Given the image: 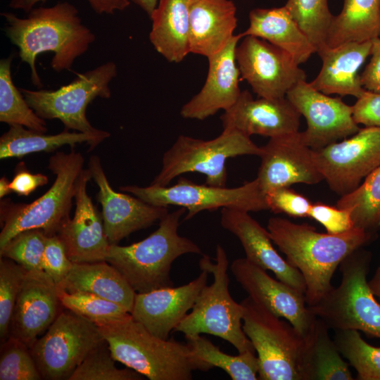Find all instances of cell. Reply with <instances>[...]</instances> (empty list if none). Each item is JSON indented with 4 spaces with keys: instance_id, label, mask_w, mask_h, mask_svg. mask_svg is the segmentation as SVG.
Here are the masks:
<instances>
[{
    "instance_id": "cell-1",
    "label": "cell",
    "mask_w": 380,
    "mask_h": 380,
    "mask_svg": "<svg viewBox=\"0 0 380 380\" xmlns=\"http://www.w3.org/2000/svg\"><path fill=\"white\" fill-rule=\"evenodd\" d=\"M5 33L19 49V57L30 68L31 82L43 87L36 68L39 54L51 51V67L56 72L72 70L75 60L83 55L95 41V34L85 26L77 8L67 2H58L51 7L31 10L26 18L4 12Z\"/></svg>"
},
{
    "instance_id": "cell-2",
    "label": "cell",
    "mask_w": 380,
    "mask_h": 380,
    "mask_svg": "<svg viewBox=\"0 0 380 380\" xmlns=\"http://www.w3.org/2000/svg\"><path fill=\"white\" fill-rule=\"evenodd\" d=\"M267 229L287 262L301 273L308 306L316 304L333 287L331 279L341 262L374 236L355 227L338 234L319 233L306 223L279 217H270Z\"/></svg>"
},
{
    "instance_id": "cell-3",
    "label": "cell",
    "mask_w": 380,
    "mask_h": 380,
    "mask_svg": "<svg viewBox=\"0 0 380 380\" xmlns=\"http://www.w3.org/2000/svg\"><path fill=\"white\" fill-rule=\"evenodd\" d=\"M97 326L115 360L150 380H191L194 371L210 370L187 342L157 337L131 314Z\"/></svg>"
},
{
    "instance_id": "cell-4",
    "label": "cell",
    "mask_w": 380,
    "mask_h": 380,
    "mask_svg": "<svg viewBox=\"0 0 380 380\" xmlns=\"http://www.w3.org/2000/svg\"><path fill=\"white\" fill-rule=\"evenodd\" d=\"M186 210L180 207L168 213L158 229L140 241L129 246L110 245L106 261L120 272L136 293L173 286V262L185 254L203 255L196 243L178 233Z\"/></svg>"
},
{
    "instance_id": "cell-5",
    "label": "cell",
    "mask_w": 380,
    "mask_h": 380,
    "mask_svg": "<svg viewBox=\"0 0 380 380\" xmlns=\"http://www.w3.org/2000/svg\"><path fill=\"white\" fill-rule=\"evenodd\" d=\"M82 155L74 150L56 152L47 168L56 175L49 190L30 203L1 201L0 249L18 233L39 229L47 236L57 234L70 217L79 177L84 170Z\"/></svg>"
},
{
    "instance_id": "cell-6",
    "label": "cell",
    "mask_w": 380,
    "mask_h": 380,
    "mask_svg": "<svg viewBox=\"0 0 380 380\" xmlns=\"http://www.w3.org/2000/svg\"><path fill=\"white\" fill-rule=\"evenodd\" d=\"M198 266L213 275V281L202 289L191 312L173 332H181L185 338L208 334L227 341L239 353L255 351L243 329L242 305L229 292V260L224 248L217 245L215 262L203 254Z\"/></svg>"
},
{
    "instance_id": "cell-7",
    "label": "cell",
    "mask_w": 380,
    "mask_h": 380,
    "mask_svg": "<svg viewBox=\"0 0 380 380\" xmlns=\"http://www.w3.org/2000/svg\"><path fill=\"white\" fill-rule=\"evenodd\" d=\"M371 261V253L362 248L350 253L339 265L340 284L308 306L329 329H355L380 338V304L367 279Z\"/></svg>"
},
{
    "instance_id": "cell-8",
    "label": "cell",
    "mask_w": 380,
    "mask_h": 380,
    "mask_svg": "<svg viewBox=\"0 0 380 380\" xmlns=\"http://www.w3.org/2000/svg\"><path fill=\"white\" fill-rule=\"evenodd\" d=\"M262 153V147L236 129H223L210 140L179 135L163 154L161 170L151 184L168 186L182 174L198 172L205 176L206 184L224 187L228 158L243 155L260 156Z\"/></svg>"
},
{
    "instance_id": "cell-9",
    "label": "cell",
    "mask_w": 380,
    "mask_h": 380,
    "mask_svg": "<svg viewBox=\"0 0 380 380\" xmlns=\"http://www.w3.org/2000/svg\"><path fill=\"white\" fill-rule=\"evenodd\" d=\"M241 304L243 331L258 354V379L300 380L298 365L304 336L250 296Z\"/></svg>"
},
{
    "instance_id": "cell-10",
    "label": "cell",
    "mask_w": 380,
    "mask_h": 380,
    "mask_svg": "<svg viewBox=\"0 0 380 380\" xmlns=\"http://www.w3.org/2000/svg\"><path fill=\"white\" fill-rule=\"evenodd\" d=\"M120 190L153 205L185 208V220L193 218L203 210L229 208L257 212L269 210L265 194L255 178L235 188L198 184L181 177L172 186L141 187L136 185L120 186Z\"/></svg>"
},
{
    "instance_id": "cell-11",
    "label": "cell",
    "mask_w": 380,
    "mask_h": 380,
    "mask_svg": "<svg viewBox=\"0 0 380 380\" xmlns=\"http://www.w3.org/2000/svg\"><path fill=\"white\" fill-rule=\"evenodd\" d=\"M115 63L108 61L94 69L77 74L70 83L53 91L20 89L28 105L42 118L58 119L65 129L93 133L86 115L88 105L96 98L109 99V84L117 76Z\"/></svg>"
},
{
    "instance_id": "cell-12",
    "label": "cell",
    "mask_w": 380,
    "mask_h": 380,
    "mask_svg": "<svg viewBox=\"0 0 380 380\" xmlns=\"http://www.w3.org/2000/svg\"><path fill=\"white\" fill-rule=\"evenodd\" d=\"M105 341L98 326L64 308L30 348L42 379H68L96 347Z\"/></svg>"
},
{
    "instance_id": "cell-13",
    "label": "cell",
    "mask_w": 380,
    "mask_h": 380,
    "mask_svg": "<svg viewBox=\"0 0 380 380\" xmlns=\"http://www.w3.org/2000/svg\"><path fill=\"white\" fill-rule=\"evenodd\" d=\"M315 158L331 191L349 194L380 166V127L360 128L350 138L315 150Z\"/></svg>"
},
{
    "instance_id": "cell-14",
    "label": "cell",
    "mask_w": 380,
    "mask_h": 380,
    "mask_svg": "<svg viewBox=\"0 0 380 380\" xmlns=\"http://www.w3.org/2000/svg\"><path fill=\"white\" fill-rule=\"evenodd\" d=\"M236 46V60L242 80L259 97L279 99L306 75L283 49L260 38L247 35Z\"/></svg>"
},
{
    "instance_id": "cell-15",
    "label": "cell",
    "mask_w": 380,
    "mask_h": 380,
    "mask_svg": "<svg viewBox=\"0 0 380 380\" xmlns=\"http://www.w3.org/2000/svg\"><path fill=\"white\" fill-rule=\"evenodd\" d=\"M286 97L306 120L301 132L304 143L313 150L345 139L360 129L353 115V106L334 98L303 80L295 84Z\"/></svg>"
},
{
    "instance_id": "cell-16",
    "label": "cell",
    "mask_w": 380,
    "mask_h": 380,
    "mask_svg": "<svg viewBox=\"0 0 380 380\" xmlns=\"http://www.w3.org/2000/svg\"><path fill=\"white\" fill-rule=\"evenodd\" d=\"M256 177L262 191L301 183L317 184L324 179L315 158V150L303 141L300 132L272 137L262 147Z\"/></svg>"
},
{
    "instance_id": "cell-17",
    "label": "cell",
    "mask_w": 380,
    "mask_h": 380,
    "mask_svg": "<svg viewBox=\"0 0 380 380\" xmlns=\"http://www.w3.org/2000/svg\"><path fill=\"white\" fill-rule=\"evenodd\" d=\"M230 270L253 300L277 316L285 318L303 336L308 333L317 317L308 306L304 293L274 279L246 258L234 260Z\"/></svg>"
},
{
    "instance_id": "cell-18",
    "label": "cell",
    "mask_w": 380,
    "mask_h": 380,
    "mask_svg": "<svg viewBox=\"0 0 380 380\" xmlns=\"http://www.w3.org/2000/svg\"><path fill=\"white\" fill-rule=\"evenodd\" d=\"M88 168L99 188L96 198L102 208L104 230L110 244H118L132 233L151 227L169 213L167 207L153 205L133 195L115 191L99 156L90 157Z\"/></svg>"
},
{
    "instance_id": "cell-19",
    "label": "cell",
    "mask_w": 380,
    "mask_h": 380,
    "mask_svg": "<svg viewBox=\"0 0 380 380\" xmlns=\"http://www.w3.org/2000/svg\"><path fill=\"white\" fill-rule=\"evenodd\" d=\"M62 308L54 281L42 270L27 271L12 314L8 336L18 338L30 348L54 322Z\"/></svg>"
},
{
    "instance_id": "cell-20",
    "label": "cell",
    "mask_w": 380,
    "mask_h": 380,
    "mask_svg": "<svg viewBox=\"0 0 380 380\" xmlns=\"http://www.w3.org/2000/svg\"><path fill=\"white\" fill-rule=\"evenodd\" d=\"M91 179L90 170L84 168L76 186L74 216L63 224L57 234L70 260L75 263L106 261L110 245L105 233L102 215L87 193V184Z\"/></svg>"
},
{
    "instance_id": "cell-21",
    "label": "cell",
    "mask_w": 380,
    "mask_h": 380,
    "mask_svg": "<svg viewBox=\"0 0 380 380\" xmlns=\"http://www.w3.org/2000/svg\"><path fill=\"white\" fill-rule=\"evenodd\" d=\"M201 270L191 281L179 286L157 289L146 293H137L130 314L157 337L169 338V335L191 310L208 275Z\"/></svg>"
},
{
    "instance_id": "cell-22",
    "label": "cell",
    "mask_w": 380,
    "mask_h": 380,
    "mask_svg": "<svg viewBox=\"0 0 380 380\" xmlns=\"http://www.w3.org/2000/svg\"><path fill=\"white\" fill-rule=\"evenodd\" d=\"M300 115L286 97L254 99L248 90H243L220 120L223 129L272 138L298 132Z\"/></svg>"
},
{
    "instance_id": "cell-23",
    "label": "cell",
    "mask_w": 380,
    "mask_h": 380,
    "mask_svg": "<svg viewBox=\"0 0 380 380\" xmlns=\"http://www.w3.org/2000/svg\"><path fill=\"white\" fill-rule=\"evenodd\" d=\"M241 34L234 35L219 53L208 58V72L201 91L181 108L186 119L202 120L220 110H229L238 100L240 72L236 60V49Z\"/></svg>"
},
{
    "instance_id": "cell-24",
    "label": "cell",
    "mask_w": 380,
    "mask_h": 380,
    "mask_svg": "<svg viewBox=\"0 0 380 380\" xmlns=\"http://www.w3.org/2000/svg\"><path fill=\"white\" fill-rule=\"evenodd\" d=\"M220 223L224 229L239 239L247 260L266 271H272L277 279L305 293L306 286L301 273L278 253L267 229L248 212L223 208Z\"/></svg>"
},
{
    "instance_id": "cell-25",
    "label": "cell",
    "mask_w": 380,
    "mask_h": 380,
    "mask_svg": "<svg viewBox=\"0 0 380 380\" xmlns=\"http://www.w3.org/2000/svg\"><path fill=\"white\" fill-rule=\"evenodd\" d=\"M372 41L349 42L335 47L326 46L319 50L317 53L322 59V66L310 84L327 95L360 98L365 89L361 84L358 70L371 55Z\"/></svg>"
},
{
    "instance_id": "cell-26",
    "label": "cell",
    "mask_w": 380,
    "mask_h": 380,
    "mask_svg": "<svg viewBox=\"0 0 380 380\" xmlns=\"http://www.w3.org/2000/svg\"><path fill=\"white\" fill-rule=\"evenodd\" d=\"M236 7L232 0H190V53L209 58L234 37Z\"/></svg>"
},
{
    "instance_id": "cell-27",
    "label": "cell",
    "mask_w": 380,
    "mask_h": 380,
    "mask_svg": "<svg viewBox=\"0 0 380 380\" xmlns=\"http://www.w3.org/2000/svg\"><path fill=\"white\" fill-rule=\"evenodd\" d=\"M242 37L254 36L287 52L300 65L307 61L316 49L287 8L281 7L252 9L249 26Z\"/></svg>"
},
{
    "instance_id": "cell-28",
    "label": "cell",
    "mask_w": 380,
    "mask_h": 380,
    "mask_svg": "<svg viewBox=\"0 0 380 380\" xmlns=\"http://www.w3.org/2000/svg\"><path fill=\"white\" fill-rule=\"evenodd\" d=\"M68 293L84 292L116 303L130 313L136 292L113 265L107 261L72 263L67 276L57 284Z\"/></svg>"
},
{
    "instance_id": "cell-29",
    "label": "cell",
    "mask_w": 380,
    "mask_h": 380,
    "mask_svg": "<svg viewBox=\"0 0 380 380\" xmlns=\"http://www.w3.org/2000/svg\"><path fill=\"white\" fill-rule=\"evenodd\" d=\"M189 8L190 0H159L150 17V42L170 63H179L190 53Z\"/></svg>"
},
{
    "instance_id": "cell-30",
    "label": "cell",
    "mask_w": 380,
    "mask_h": 380,
    "mask_svg": "<svg viewBox=\"0 0 380 380\" xmlns=\"http://www.w3.org/2000/svg\"><path fill=\"white\" fill-rule=\"evenodd\" d=\"M329 328L317 317L304 336L298 372L300 380H353L348 365L341 357Z\"/></svg>"
},
{
    "instance_id": "cell-31",
    "label": "cell",
    "mask_w": 380,
    "mask_h": 380,
    "mask_svg": "<svg viewBox=\"0 0 380 380\" xmlns=\"http://www.w3.org/2000/svg\"><path fill=\"white\" fill-rule=\"evenodd\" d=\"M110 136L108 132L102 129L85 133L64 129L56 134H46L22 125H11L0 137V159L20 158L33 153L52 152L65 145L74 148L77 144L83 143L91 150Z\"/></svg>"
},
{
    "instance_id": "cell-32",
    "label": "cell",
    "mask_w": 380,
    "mask_h": 380,
    "mask_svg": "<svg viewBox=\"0 0 380 380\" xmlns=\"http://www.w3.org/2000/svg\"><path fill=\"white\" fill-rule=\"evenodd\" d=\"M380 37V0H344L341 11L334 15L327 46L335 47L349 42H365Z\"/></svg>"
},
{
    "instance_id": "cell-33",
    "label": "cell",
    "mask_w": 380,
    "mask_h": 380,
    "mask_svg": "<svg viewBox=\"0 0 380 380\" xmlns=\"http://www.w3.org/2000/svg\"><path fill=\"white\" fill-rule=\"evenodd\" d=\"M194 354L210 369L219 367L232 380L259 379V361L255 351L250 350L237 355L222 351L206 338L197 335L186 338Z\"/></svg>"
},
{
    "instance_id": "cell-34",
    "label": "cell",
    "mask_w": 380,
    "mask_h": 380,
    "mask_svg": "<svg viewBox=\"0 0 380 380\" xmlns=\"http://www.w3.org/2000/svg\"><path fill=\"white\" fill-rule=\"evenodd\" d=\"M13 56L0 61V122L22 125L40 132L47 131L45 120L28 105L11 77Z\"/></svg>"
},
{
    "instance_id": "cell-35",
    "label": "cell",
    "mask_w": 380,
    "mask_h": 380,
    "mask_svg": "<svg viewBox=\"0 0 380 380\" xmlns=\"http://www.w3.org/2000/svg\"><path fill=\"white\" fill-rule=\"evenodd\" d=\"M336 206L351 210L355 228L373 234L380 229V166L354 191L341 196Z\"/></svg>"
},
{
    "instance_id": "cell-36",
    "label": "cell",
    "mask_w": 380,
    "mask_h": 380,
    "mask_svg": "<svg viewBox=\"0 0 380 380\" xmlns=\"http://www.w3.org/2000/svg\"><path fill=\"white\" fill-rule=\"evenodd\" d=\"M334 341L356 370V379L380 380V346L369 344L355 329L335 330Z\"/></svg>"
},
{
    "instance_id": "cell-37",
    "label": "cell",
    "mask_w": 380,
    "mask_h": 380,
    "mask_svg": "<svg viewBox=\"0 0 380 380\" xmlns=\"http://www.w3.org/2000/svg\"><path fill=\"white\" fill-rule=\"evenodd\" d=\"M284 6L316 49L327 46L334 15L327 0H287Z\"/></svg>"
},
{
    "instance_id": "cell-38",
    "label": "cell",
    "mask_w": 380,
    "mask_h": 380,
    "mask_svg": "<svg viewBox=\"0 0 380 380\" xmlns=\"http://www.w3.org/2000/svg\"><path fill=\"white\" fill-rule=\"evenodd\" d=\"M58 293L64 308L87 318L96 325L113 322L130 315L122 305L92 293H68L61 290H58Z\"/></svg>"
},
{
    "instance_id": "cell-39",
    "label": "cell",
    "mask_w": 380,
    "mask_h": 380,
    "mask_svg": "<svg viewBox=\"0 0 380 380\" xmlns=\"http://www.w3.org/2000/svg\"><path fill=\"white\" fill-rule=\"evenodd\" d=\"M106 341L94 348L77 367L68 380H141L142 375L130 369H119Z\"/></svg>"
},
{
    "instance_id": "cell-40",
    "label": "cell",
    "mask_w": 380,
    "mask_h": 380,
    "mask_svg": "<svg viewBox=\"0 0 380 380\" xmlns=\"http://www.w3.org/2000/svg\"><path fill=\"white\" fill-rule=\"evenodd\" d=\"M40 379L42 375L25 343L12 336L1 343L0 380Z\"/></svg>"
},
{
    "instance_id": "cell-41",
    "label": "cell",
    "mask_w": 380,
    "mask_h": 380,
    "mask_svg": "<svg viewBox=\"0 0 380 380\" xmlns=\"http://www.w3.org/2000/svg\"><path fill=\"white\" fill-rule=\"evenodd\" d=\"M27 270L15 261L0 258V339L8 336V329L23 279Z\"/></svg>"
},
{
    "instance_id": "cell-42",
    "label": "cell",
    "mask_w": 380,
    "mask_h": 380,
    "mask_svg": "<svg viewBox=\"0 0 380 380\" xmlns=\"http://www.w3.org/2000/svg\"><path fill=\"white\" fill-rule=\"evenodd\" d=\"M47 235L39 229L23 231L0 249V257L9 258L27 271L42 270Z\"/></svg>"
},
{
    "instance_id": "cell-43",
    "label": "cell",
    "mask_w": 380,
    "mask_h": 380,
    "mask_svg": "<svg viewBox=\"0 0 380 380\" xmlns=\"http://www.w3.org/2000/svg\"><path fill=\"white\" fill-rule=\"evenodd\" d=\"M269 210L274 213H284L291 217H308L311 202L304 196L289 187H280L265 194Z\"/></svg>"
},
{
    "instance_id": "cell-44",
    "label": "cell",
    "mask_w": 380,
    "mask_h": 380,
    "mask_svg": "<svg viewBox=\"0 0 380 380\" xmlns=\"http://www.w3.org/2000/svg\"><path fill=\"white\" fill-rule=\"evenodd\" d=\"M72 262L57 234L47 236L42 259V270L58 284L68 274Z\"/></svg>"
},
{
    "instance_id": "cell-45",
    "label": "cell",
    "mask_w": 380,
    "mask_h": 380,
    "mask_svg": "<svg viewBox=\"0 0 380 380\" xmlns=\"http://www.w3.org/2000/svg\"><path fill=\"white\" fill-rule=\"evenodd\" d=\"M308 217L323 225L327 233L331 234H341L355 228L351 210L348 208L317 202L312 204Z\"/></svg>"
},
{
    "instance_id": "cell-46",
    "label": "cell",
    "mask_w": 380,
    "mask_h": 380,
    "mask_svg": "<svg viewBox=\"0 0 380 380\" xmlns=\"http://www.w3.org/2000/svg\"><path fill=\"white\" fill-rule=\"evenodd\" d=\"M352 106L356 123L380 127V92L365 90Z\"/></svg>"
},
{
    "instance_id": "cell-47",
    "label": "cell",
    "mask_w": 380,
    "mask_h": 380,
    "mask_svg": "<svg viewBox=\"0 0 380 380\" xmlns=\"http://www.w3.org/2000/svg\"><path fill=\"white\" fill-rule=\"evenodd\" d=\"M46 0H11L9 7L13 9L23 10L25 13H28L34 8V6L39 2L43 4ZM91 8L97 14L113 15L116 11H123L127 8L130 2L129 0H87Z\"/></svg>"
},
{
    "instance_id": "cell-48",
    "label": "cell",
    "mask_w": 380,
    "mask_h": 380,
    "mask_svg": "<svg viewBox=\"0 0 380 380\" xmlns=\"http://www.w3.org/2000/svg\"><path fill=\"white\" fill-rule=\"evenodd\" d=\"M360 77L365 90L380 92V37L372 41L370 61Z\"/></svg>"
},
{
    "instance_id": "cell-49",
    "label": "cell",
    "mask_w": 380,
    "mask_h": 380,
    "mask_svg": "<svg viewBox=\"0 0 380 380\" xmlns=\"http://www.w3.org/2000/svg\"><path fill=\"white\" fill-rule=\"evenodd\" d=\"M48 182V177L42 173L32 174L26 170L19 169L10 182V187L16 194L27 196L38 187L44 186Z\"/></svg>"
},
{
    "instance_id": "cell-50",
    "label": "cell",
    "mask_w": 380,
    "mask_h": 380,
    "mask_svg": "<svg viewBox=\"0 0 380 380\" xmlns=\"http://www.w3.org/2000/svg\"><path fill=\"white\" fill-rule=\"evenodd\" d=\"M135 4L139 6L151 17L154 9L156 8L159 0H132Z\"/></svg>"
},
{
    "instance_id": "cell-51",
    "label": "cell",
    "mask_w": 380,
    "mask_h": 380,
    "mask_svg": "<svg viewBox=\"0 0 380 380\" xmlns=\"http://www.w3.org/2000/svg\"><path fill=\"white\" fill-rule=\"evenodd\" d=\"M369 284L374 296L380 299V266L376 270Z\"/></svg>"
},
{
    "instance_id": "cell-52",
    "label": "cell",
    "mask_w": 380,
    "mask_h": 380,
    "mask_svg": "<svg viewBox=\"0 0 380 380\" xmlns=\"http://www.w3.org/2000/svg\"><path fill=\"white\" fill-rule=\"evenodd\" d=\"M12 192L10 181L6 177H1L0 179V198H2Z\"/></svg>"
}]
</instances>
